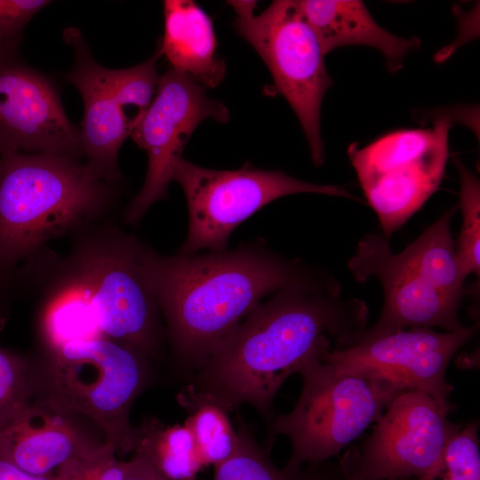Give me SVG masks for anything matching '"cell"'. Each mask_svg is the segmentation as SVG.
<instances>
[{
  "label": "cell",
  "instance_id": "cell-1",
  "mask_svg": "<svg viewBox=\"0 0 480 480\" xmlns=\"http://www.w3.org/2000/svg\"><path fill=\"white\" fill-rule=\"evenodd\" d=\"M340 292L335 278L312 275L257 306L212 348L184 403H210L225 412L250 404L271 435L273 402L284 381L332 339L337 347L366 329V303L342 299Z\"/></svg>",
  "mask_w": 480,
  "mask_h": 480
},
{
  "label": "cell",
  "instance_id": "cell-2",
  "mask_svg": "<svg viewBox=\"0 0 480 480\" xmlns=\"http://www.w3.org/2000/svg\"><path fill=\"white\" fill-rule=\"evenodd\" d=\"M140 261L175 353L196 370L263 297L312 276L254 249L169 257L143 244Z\"/></svg>",
  "mask_w": 480,
  "mask_h": 480
},
{
  "label": "cell",
  "instance_id": "cell-3",
  "mask_svg": "<svg viewBox=\"0 0 480 480\" xmlns=\"http://www.w3.org/2000/svg\"><path fill=\"white\" fill-rule=\"evenodd\" d=\"M115 185L94 177L80 157L0 155V279L49 242L105 223Z\"/></svg>",
  "mask_w": 480,
  "mask_h": 480
},
{
  "label": "cell",
  "instance_id": "cell-4",
  "mask_svg": "<svg viewBox=\"0 0 480 480\" xmlns=\"http://www.w3.org/2000/svg\"><path fill=\"white\" fill-rule=\"evenodd\" d=\"M73 236L68 254L51 259L41 289L81 301L101 337L152 356L159 308L142 271L143 244L107 223Z\"/></svg>",
  "mask_w": 480,
  "mask_h": 480
},
{
  "label": "cell",
  "instance_id": "cell-5",
  "mask_svg": "<svg viewBox=\"0 0 480 480\" xmlns=\"http://www.w3.org/2000/svg\"><path fill=\"white\" fill-rule=\"evenodd\" d=\"M42 376L44 401L90 419L117 455L134 452L139 428L130 411L147 381V356L104 337L76 340L47 349Z\"/></svg>",
  "mask_w": 480,
  "mask_h": 480
},
{
  "label": "cell",
  "instance_id": "cell-6",
  "mask_svg": "<svg viewBox=\"0 0 480 480\" xmlns=\"http://www.w3.org/2000/svg\"><path fill=\"white\" fill-rule=\"evenodd\" d=\"M313 353L298 371L303 380L292 412L276 416L271 435L286 436L292 456L285 468L320 462L338 455L400 394L390 385L358 373L339 371Z\"/></svg>",
  "mask_w": 480,
  "mask_h": 480
},
{
  "label": "cell",
  "instance_id": "cell-7",
  "mask_svg": "<svg viewBox=\"0 0 480 480\" xmlns=\"http://www.w3.org/2000/svg\"><path fill=\"white\" fill-rule=\"evenodd\" d=\"M234 9L236 31L257 52L273 79L274 93L294 111L316 166L324 160L321 107L333 81L319 40L297 1L276 0L255 13V1H228Z\"/></svg>",
  "mask_w": 480,
  "mask_h": 480
},
{
  "label": "cell",
  "instance_id": "cell-8",
  "mask_svg": "<svg viewBox=\"0 0 480 480\" xmlns=\"http://www.w3.org/2000/svg\"><path fill=\"white\" fill-rule=\"evenodd\" d=\"M452 120L443 116L427 129H400L348 155L369 205L387 238L401 228L439 188L449 157Z\"/></svg>",
  "mask_w": 480,
  "mask_h": 480
},
{
  "label": "cell",
  "instance_id": "cell-9",
  "mask_svg": "<svg viewBox=\"0 0 480 480\" xmlns=\"http://www.w3.org/2000/svg\"><path fill=\"white\" fill-rule=\"evenodd\" d=\"M186 196L188 231L180 254L204 249L226 251L229 235L266 204L298 193H316L357 199L345 188L298 180L277 170H263L245 163L237 170L201 167L181 158L172 181Z\"/></svg>",
  "mask_w": 480,
  "mask_h": 480
},
{
  "label": "cell",
  "instance_id": "cell-10",
  "mask_svg": "<svg viewBox=\"0 0 480 480\" xmlns=\"http://www.w3.org/2000/svg\"><path fill=\"white\" fill-rule=\"evenodd\" d=\"M476 330L473 325L446 332L412 328L370 337L358 333L323 349L321 357L339 371L381 380L400 393L425 392L451 412L453 388L446 380L447 366Z\"/></svg>",
  "mask_w": 480,
  "mask_h": 480
},
{
  "label": "cell",
  "instance_id": "cell-11",
  "mask_svg": "<svg viewBox=\"0 0 480 480\" xmlns=\"http://www.w3.org/2000/svg\"><path fill=\"white\" fill-rule=\"evenodd\" d=\"M203 85L169 68L159 77L156 95L130 137L148 156L140 191L124 211L125 223L138 222L157 201L168 196L174 171L196 128L205 119L226 124L227 106L210 98Z\"/></svg>",
  "mask_w": 480,
  "mask_h": 480
},
{
  "label": "cell",
  "instance_id": "cell-12",
  "mask_svg": "<svg viewBox=\"0 0 480 480\" xmlns=\"http://www.w3.org/2000/svg\"><path fill=\"white\" fill-rule=\"evenodd\" d=\"M449 412L425 392L406 390L397 395L364 442L353 477L420 478L460 429L449 420Z\"/></svg>",
  "mask_w": 480,
  "mask_h": 480
},
{
  "label": "cell",
  "instance_id": "cell-13",
  "mask_svg": "<svg viewBox=\"0 0 480 480\" xmlns=\"http://www.w3.org/2000/svg\"><path fill=\"white\" fill-rule=\"evenodd\" d=\"M11 152L83 157L54 84L17 54L0 56V155Z\"/></svg>",
  "mask_w": 480,
  "mask_h": 480
},
{
  "label": "cell",
  "instance_id": "cell-14",
  "mask_svg": "<svg viewBox=\"0 0 480 480\" xmlns=\"http://www.w3.org/2000/svg\"><path fill=\"white\" fill-rule=\"evenodd\" d=\"M348 269L358 282L376 278L384 292L380 316L359 334L376 336L400 329L441 327L447 332L463 329L461 302L436 291L394 253L389 239L379 233L366 234L348 260Z\"/></svg>",
  "mask_w": 480,
  "mask_h": 480
},
{
  "label": "cell",
  "instance_id": "cell-15",
  "mask_svg": "<svg viewBox=\"0 0 480 480\" xmlns=\"http://www.w3.org/2000/svg\"><path fill=\"white\" fill-rule=\"evenodd\" d=\"M63 38L75 54L74 66L65 76L78 89L84 101L79 127L84 162L94 177L116 184L122 179L119 150L133 124L113 94L106 68L95 61L82 33L68 28Z\"/></svg>",
  "mask_w": 480,
  "mask_h": 480
},
{
  "label": "cell",
  "instance_id": "cell-16",
  "mask_svg": "<svg viewBox=\"0 0 480 480\" xmlns=\"http://www.w3.org/2000/svg\"><path fill=\"white\" fill-rule=\"evenodd\" d=\"M68 414L45 401L31 403L0 428V459L28 473L47 476L101 444L90 440Z\"/></svg>",
  "mask_w": 480,
  "mask_h": 480
},
{
  "label": "cell",
  "instance_id": "cell-17",
  "mask_svg": "<svg viewBox=\"0 0 480 480\" xmlns=\"http://www.w3.org/2000/svg\"><path fill=\"white\" fill-rule=\"evenodd\" d=\"M325 54L342 46L366 45L380 51L390 71L396 72L405 56L420 46L419 38L397 36L380 27L358 0L297 1Z\"/></svg>",
  "mask_w": 480,
  "mask_h": 480
},
{
  "label": "cell",
  "instance_id": "cell-18",
  "mask_svg": "<svg viewBox=\"0 0 480 480\" xmlns=\"http://www.w3.org/2000/svg\"><path fill=\"white\" fill-rule=\"evenodd\" d=\"M164 28L158 51L170 68L187 75L204 88L224 79L226 62L217 53L212 20L192 0L164 1Z\"/></svg>",
  "mask_w": 480,
  "mask_h": 480
},
{
  "label": "cell",
  "instance_id": "cell-19",
  "mask_svg": "<svg viewBox=\"0 0 480 480\" xmlns=\"http://www.w3.org/2000/svg\"><path fill=\"white\" fill-rule=\"evenodd\" d=\"M456 210L452 207L445 211L398 255L431 287L461 302L466 276L451 232V220Z\"/></svg>",
  "mask_w": 480,
  "mask_h": 480
},
{
  "label": "cell",
  "instance_id": "cell-20",
  "mask_svg": "<svg viewBox=\"0 0 480 480\" xmlns=\"http://www.w3.org/2000/svg\"><path fill=\"white\" fill-rule=\"evenodd\" d=\"M138 428L136 451L166 477L192 480L204 466L187 423L168 426L156 419H147Z\"/></svg>",
  "mask_w": 480,
  "mask_h": 480
},
{
  "label": "cell",
  "instance_id": "cell-21",
  "mask_svg": "<svg viewBox=\"0 0 480 480\" xmlns=\"http://www.w3.org/2000/svg\"><path fill=\"white\" fill-rule=\"evenodd\" d=\"M158 49L147 60L136 66L110 69L106 68L107 79L118 104L134 126L151 104L159 82Z\"/></svg>",
  "mask_w": 480,
  "mask_h": 480
},
{
  "label": "cell",
  "instance_id": "cell-22",
  "mask_svg": "<svg viewBox=\"0 0 480 480\" xmlns=\"http://www.w3.org/2000/svg\"><path fill=\"white\" fill-rule=\"evenodd\" d=\"M460 179V209L462 223L455 243L460 266L467 277L480 275V182L460 158L454 159Z\"/></svg>",
  "mask_w": 480,
  "mask_h": 480
},
{
  "label": "cell",
  "instance_id": "cell-23",
  "mask_svg": "<svg viewBox=\"0 0 480 480\" xmlns=\"http://www.w3.org/2000/svg\"><path fill=\"white\" fill-rule=\"evenodd\" d=\"M237 436L233 454L214 466L213 480H304L299 469L277 468L243 422Z\"/></svg>",
  "mask_w": 480,
  "mask_h": 480
},
{
  "label": "cell",
  "instance_id": "cell-24",
  "mask_svg": "<svg viewBox=\"0 0 480 480\" xmlns=\"http://www.w3.org/2000/svg\"><path fill=\"white\" fill-rule=\"evenodd\" d=\"M190 407L194 412L186 423L192 430L204 465L215 466L229 458L236 448L238 436L227 412L204 402Z\"/></svg>",
  "mask_w": 480,
  "mask_h": 480
},
{
  "label": "cell",
  "instance_id": "cell-25",
  "mask_svg": "<svg viewBox=\"0 0 480 480\" xmlns=\"http://www.w3.org/2000/svg\"><path fill=\"white\" fill-rule=\"evenodd\" d=\"M478 425L470 422L454 434L433 467L417 480H480Z\"/></svg>",
  "mask_w": 480,
  "mask_h": 480
},
{
  "label": "cell",
  "instance_id": "cell-26",
  "mask_svg": "<svg viewBox=\"0 0 480 480\" xmlns=\"http://www.w3.org/2000/svg\"><path fill=\"white\" fill-rule=\"evenodd\" d=\"M33 382L27 361L0 345V428L32 403Z\"/></svg>",
  "mask_w": 480,
  "mask_h": 480
},
{
  "label": "cell",
  "instance_id": "cell-27",
  "mask_svg": "<svg viewBox=\"0 0 480 480\" xmlns=\"http://www.w3.org/2000/svg\"><path fill=\"white\" fill-rule=\"evenodd\" d=\"M103 442L90 452L71 459L54 472L55 480H124L126 461Z\"/></svg>",
  "mask_w": 480,
  "mask_h": 480
},
{
  "label": "cell",
  "instance_id": "cell-28",
  "mask_svg": "<svg viewBox=\"0 0 480 480\" xmlns=\"http://www.w3.org/2000/svg\"><path fill=\"white\" fill-rule=\"evenodd\" d=\"M51 3L45 0H0V56L17 54L24 28Z\"/></svg>",
  "mask_w": 480,
  "mask_h": 480
},
{
  "label": "cell",
  "instance_id": "cell-29",
  "mask_svg": "<svg viewBox=\"0 0 480 480\" xmlns=\"http://www.w3.org/2000/svg\"><path fill=\"white\" fill-rule=\"evenodd\" d=\"M124 480H172L156 469L140 452L126 460V472Z\"/></svg>",
  "mask_w": 480,
  "mask_h": 480
},
{
  "label": "cell",
  "instance_id": "cell-30",
  "mask_svg": "<svg viewBox=\"0 0 480 480\" xmlns=\"http://www.w3.org/2000/svg\"><path fill=\"white\" fill-rule=\"evenodd\" d=\"M0 480H55V477L54 473L47 476H36L28 473L0 459Z\"/></svg>",
  "mask_w": 480,
  "mask_h": 480
},
{
  "label": "cell",
  "instance_id": "cell-31",
  "mask_svg": "<svg viewBox=\"0 0 480 480\" xmlns=\"http://www.w3.org/2000/svg\"><path fill=\"white\" fill-rule=\"evenodd\" d=\"M3 284H4V281L0 279V292L1 291H3Z\"/></svg>",
  "mask_w": 480,
  "mask_h": 480
},
{
  "label": "cell",
  "instance_id": "cell-32",
  "mask_svg": "<svg viewBox=\"0 0 480 480\" xmlns=\"http://www.w3.org/2000/svg\"><path fill=\"white\" fill-rule=\"evenodd\" d=\"M349 480H362V479H359V478H356V477H352L351 479Z\"/></svg>",
  "mask_w": 480,
  "mask_h": 480
}]
</instances>
